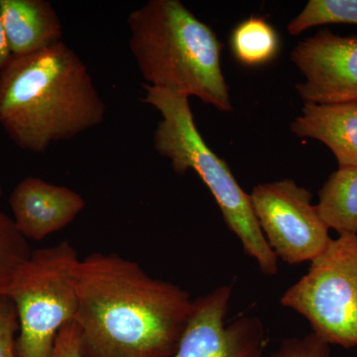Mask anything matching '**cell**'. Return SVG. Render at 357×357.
Instances as JSON below:
<instances>
[{"instance_id":"obj_1","label":"cell","mask_w":357,"mask_h":357,"mask_svg":"<svg viewBox=\"0 0 357 357\" xmlns=\"http://www.w3.org/2000/svg\"><path fill=\"white\" fill-rule=\"evenodd\" d=\"M75 323L82 357H172L191 316V296L117 253L93 252L77 272Z\"/></svg>"},{"instance_id":"obj_2","label":"cell","mask_w":357,"mask_h":357,"mask_svg":"<svg viewBox=\"0 0 357 357\" xmlns=\"http://www.w3.org/2000/svg\"><path fill=\"white\" fill-rule=\"evenodd\" d=\"M107 105L81 57L64 42L0 72V126L20 149L44 153L105 121Z\"/></svg>"},{"instance_id":"obj_3","label":"cell","mask_w":357,"mask_h":357,"mask_svg":"<svg viewBox=\"0 0 357 357\" xmlns=\"http://www.w3.org/2000/svg\"><path fill=\"white\" fill-rule=\"evenodd\" d=\"M129 48L147 86L232 109L217 34L178 0H150L129 14Z\"/></svg>"},{"instance_id":"obj_4","label":"cell","mask_w":357,"mask_h":357,"mask_svg":"<svg viewBox=\"0 0 357 357\" xmlns=\"http://www.w3.org/2000/svg\"><path fill=\"white\" fill-rule=\"evenodd\" d=\"M143 102L158 110L162 119L154 133V147L170 160L176 173L195 171L220 206L229 229L244 252L257 262L263 274L278 272V258L268 244L251 206L250 197L237 183L227 164L204 142L194 121L189 98L145 84Z\"/></svg>"},{"instance_id":"obj_5","label":"cell","mask_w":357,"mask_h":357,"mask_svg":"<svg viewBox=\"0 0 357 357\" xmlns=\"http://www.w3.org/2000/svg\"><path fill=\"white\" fill-rule=\"evenodd\" d=\"M81 258L68 241L31 251L8 296L17 312V357H50L63 326L76 318Z\"/></svg>"},{"instance_id":"obj_6","label":"cell","mask_w":357,"mask_h":357,"mask_svg":"<svg viewBox=\"0 0 357 357\" xmlns=\"http://www.w3.org/2000/svg\"><path fill=\"white\" fill-rule=\"evenodd\" d=\"M328 344L357 347V234L338 236L281 298Z\"/></svg>"},{"instance_id":"obj_7","label":"cell","mask_w":357,"mask_h":357,"mask_svg":"<svg viewBox=\"0 0 357 357\" xmlns=\"http://www.w3.org/2000/svg\"><path fill=\"white\" fill-rule=\"evenodd\" d=\"M258 225L278 259L311 262L332 241L311 192L290 178L256 185L249 195Z\"/></svg>"},{"instance_id":"obj_8","label":"cell","mask_w":357,"mask_h":357,"mask_svg":"<svg viewBox=\"0 0 357 357\" xmlns=\"http://www.w3.org/2000/svg\"><path fill=\"white\" fill-rule=\"evenodd\" d=\"M232 287L220 286L192 302L191 316L172 357H261L264 325L255 316L225 325Z\"/></svg>"},{"instance_id":"obj_9","label":"cell","mask_w":357,"mask_h":357,"mask_svg":"<svg viewBox=\"0 0 357 357\" xmlns=\"http://www.w3.org/2000/svg\"><path fill=\"white\" fill-rule=\"evenodd\" d=\"M291 60L305 76L296 84L305 103L357 102V35L321 29L295 47Z\"/></svg>"},{"instance_id":"obj_10","label":"cell","mask_w":357,"mask_h":357,"mask_svg":"<svg viewBox=\"0 0 357 357\" xmlns=\"http://www.w3.org/2000/svg\"><path fill=\"white\" fill-rule=\"evenodd\" d=\"M83 197L38 177L20 181L9 197L13 220L24 238L43 241L70 225L86 208Z\"/></svg>"},{"instance_id":"obj_11","label":"cell","mask_w":357,"mask_h":357,"mask_svg":"<svg viewBox=\"0 0 357 357\" xmlns=\"http://www.w3.org/2000/svg\"><path fill=\"white\" fill-rule=\"evenodd\" d=\"M0 14L13 57L31 55L63 42L62 22L47 0H0Z\"/></svg>"},{"instance_id":"obj_12","label":"cell","mask_w":357,"mask_h":357,"mask_svg":"<svg viewBox=\"0 0 357 357\" xmlns=\"http://www.w3.org/2000/svg\"><path fill=\"white\" fill-rule=\"evenodd\" d=\"M293 133L330 148L340 166H357V102L305 103Z\"/></svg>"},{"instance_id":"obj_13","label":"cell","mask_w":357,"mask_h":357,"mask_svg":"<svg viewBox=\"0 0 357 357\" xmlns=\"http://www.w3.org/2000/svg\"><path fill=\"white\" fill-rule=\"evenodd\" d=\"M317 208L328 229L340 236L357 234V166H340L319 194Z\"/></svg>"},{"instance_id":"obj_14","label":"cell","mask_w":357,"mask_h":357,"mask_svg":"<svg viewBox=\"0 0 357 357\" xmlns=\"http://www.w3.org/2000/svg\"><path fill=\"white\" fill-rule=\"evenodd\" d=\"M234 58L248 67H257L273 61L280 51V38L264 18L251 16L234 28L230 36Z\"/></svg>"},{"instance_id":"obj_15","label":"cell","mask_w":357,"mask_h":357,"mask_svg":"<svg viewBox=\"0 0 357 357\" xmlns=\"http://www.w3.org/2000/svg\"><path fill=\"white\" fill-rule=\"evenodd\" d=\"M357 25V0H310L302 13L288 25L293 36L314 26Z\"/></svg>"},{"instance_id":"obj_16","label":"cell","mask_w":357,"mask_h":357,"mask_svg":"<svg viewBox=\"0 0 357 357\" xmlns=\"http://www.w3.org/2000/svg\"><path fill=\"white\" fill-rule=\"evenodd\" d=\"M30 255L28 241L16 229L13 218L0 211V296H7Z\"/></svg>"},{"instance_id":"obj_17","label":"cell","mask_w":357,"mask_h":357,"mask_svg":"<svg viewBox=\"0 0 357 357\" xmlns=\"http://www.w3.org/2000/svg\"><path fill=\"white\" fill-rule=\"evenodd\" d=\"M270 357H333L331 345L314 333L282 340Z\"/></svg>"},{"instance_id":"obj_18","label":"cell","mask_w":357,"mask_h":357,"mask_svg":"<svg viewBox=\"0 0 357 357\" xmlns=\"http://www.w3.org/2000/svg\"><path fill=\"white\" fill-rule=\"evenodd\" d=\"M20 332L17 312L8 296H0V357L16 356V333Z\"/></svg>"},{"instance_id":"obj_19","label":"cell","mask_w":357,"mask_h":357,"mask_svg":"<svg viewBox=\"0 0 357 357\" xmlns=\"http://www.w3.org/2000/svg\"><path fill=\"white\" fill-rule=\"evenodd\" d=\"M50 357H82L81 333L75 321L63 326Z\"/></svg>"},{"instance_id":"obj_20","label":"cell","mask_w":357,"mask_h":357,"mask_svg":"<svg viewBox=\"0 0 357 357\" xmlns=\"http://www.w3.org/2000/svg\"><path fill=\"white\" fill-rule=\"evenodd\" d=\"M11 58H13V54H11L8 42H7L6 32H4L3 25H2L1 14H0V72L8 64Z\"/></svg>"},{"instance_id":"obj_21","label":"cell","mask_w":357,"mask_h":357,"mask_svg":"<svg viewBox=\"0 0 357 357\" xmlns=\"http://www.w3.org/2000/svg\"><path fill=\"white\" fill-rule=\"evenodd\" d=\"M1 198H2V189H1V185H0V202H1Z\"/></svg>"}]
</instances>
